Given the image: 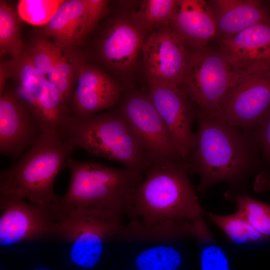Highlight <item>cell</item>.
I'll list each match as a JSON object with an SVG mask.
<instances>
[{"label": "cell", "mask_w": 270, "mask_h": 270, "mask_svg": "<svg viewBox=\"0 0 270 270\" xmlns=\"http://www.w3.org/2000/svg\"><path fill=\"white\" fill-rule=\"evenodd\" d=\"M66 166L70 174L68 190L50 209L58 222L86 217L118 224L124 216L138 220L133 198L143 174L70 158Z\"/></svg>", "instance_id": "1"}, {"label": "cell", "mask_w": 270, "mask_h": 270, "mask_svg": "<svg viewBox=\"0 0 270 270\" xmlns=\"http://www.w3.org/2000/svg\"><path fill=\"white\" fill-rule=\"evenodd\" d=\"M197 130L186 160L190 174L198 176V192L221 182L236 184L263 164L250 134L196 108Z\"/></svg>", "instance_id": "2"}, {"label": "cell", "mask_w": 270, "mask_h": 270, "mask_svg": "<svg viewBox=\"0 0 270 270\" xmlns=\"http://www.w3.org/2000/svg\"><path fill=\"white\" fill-rule=\"evenodd\" d=\"M184 161L164 160L152 164L135 190L136 214L150 226L166 221L187 220L197 234L208 230Z\"/></svg>", "instance_id": "3"}, {"label": "cell", "mask_w": 270, "mask_h": 270, "mask_svg": "<svg viewBox=\"0 0 270 270\" xmlns=\"http://www.w3.org/2000/svg\"><path fill=\"white\" fill-rule=\"evenodd\" d=\"M74 148L58 132H42L18 162L1 172L0 195L26 198L50 210L58 196L55 178Z\"/></svg>", "instance_id": "4"}, {"label": "cell", "mask_w": 270, "mask_h": 270, "mask_svg": "<svg viewBox=\"0 0 270 270\" xmlns=\"http://www.w3.org/2000/svg\"><path fill=\"white\" fill-rule=\"evenodd\" d=\"M64 136L74 148L116 161L145 174L152 162L124 116L117 108L78 117L72 115Z\"/></svg>", "instance_id": "5"}, {"label": "cell", "mask_w": 270, "mask_h": 270, "mask_svg": "<svg viewBox=\"0 0 270 270\" xmlns=\"http://www.w3.org/2000/svg\"><path fill=\"white\" fill-rule=\"evenodd\" d=\"M12 88L27 106L38 123L42 132H57L64 136L72 116L70 106L54 86L34 65L25 51L8 64Z\"/></svg>", "instance_id": "6"}, {"label": "cell", "mask_w": 270, "mask_h": 270, "mask_svg": "<svg viewBox=\"0 0 270 270\" xmlns=\"http://www.w3.org/2000/svg\"><path fill=\"white\" fill-rule=\"evenodd\" d=\"M240 76L220 50L205 47L188 52L180 86L198 111L211 116Z\"/></svg>", "instance_id": "7"}, {"label": "cell", "mask_w": 270, "mask_h": 270, "mask_svg": "<svg viewBox=\"0 0 270 270\" xmlns=\"http://www.w3.org/2000/svg\"><path fill=\"white\" fill-rule=\"evenodd\" d=\"M118 108L151 161H184L148 93L129 90L122 96Z\"/></svg>", "instance_id": "8"}, {"label": "cell", "mask_w": 270, "mask_h": 270, "mask_svg": "<svg viewBox=\"0 0 270 270\" xmlns=\"http://www.w3.org/2000/svg\"><path fill=\"white\" fill-rule=\"evenodd\" d=\"M270 108V70L242 74L217 111L220 118L250 134Z\"/></svg>", "instance_id": "9"}, {"label": "cell", "mask_w": 270, "mask_h": 270, "mask_svg": "<svg viewBox=\"0 0 270 270\" xmlns=\"http://www.w3.org/2000/svg\"><path fill=\"white\" fill-rule=\"evenodd\" d=\"M0 244L8 246L46 238L60 239V226L50 210L24 199L0 195Z\"/></svg>", "instance_id": "10"}, {"label": "cell", "mask_w": 270, "mask_h": 270, "mask_svg": "<svg viewBox=\"0 0 270 270\" xmlns=\"http://www.w3.org/2000/svg\"><path fill=\"white\" fill-rule=\"evenodd\" d=\"M148 80L150 99L166 126L180 156L186 162L194 140L192 127L196 108L178 85Z\"/></svg>", "instance_id": "11"}, {"label": "cell", "mask_w": 270, "mask_h": 270, "mask_svg": "<svg viewBox=\"0 0 270 270\" xmlns=\"http://www.w3.org/2000/svg\"><path fill=\"white\" fill-rule=\"evenodd\" d=\"M108 4L104 0H64L43 26L42 34L62 50L74 49L94 30Z\"/></svg>", "instance_id": "12"}, {"label": "cell", "mask_w": 270, "mask_h": 270, "mask_svg": "<svg viewBox=\"0 0 270 270\" xmlns=\"http://www.w3.org/2000/svg\"><path fill=\"white\" fill-rule=\"evenodd\" d=\"M142 50L147 79L180 85L188 52L186 45L169 26L150 34L144 39Z\"/></svg>", "instance_id": "13"}, {"label": "cell", "mask_w": 270, "mask_h": 270, "mask_svg": "<svg viewBox=\"0 0 270 270\" xmlns=\"http://www.w3.org/2000/svg\"><path fill=\"white\" fill-rule=\"evenodd\" d=\"M42 133L27 106L12 88L0 96V152L13 158L20 156Z\"/></svg>", "instance_id": "14"}, {"label": "cell", "mask_w": 270, "mask_h": 270, "mask_svg": "<svg viewBox=\"0 0 270 270\" xmlns=\"http://www.w3.org/2000/svg\"><path fill=\"white\" fill-rule=\"evenodd\" d=\"M124 90L104 71L84 62L78 70L70 103L72 115L83 117L108 110L118 102Z\"/></svg>", "instance_id": "15"}, {"label": "cell", "mask_w": 270, "mask_h": 270, "mask_svg": "<svg viewBox=\"0 0 270 270\" xmlns=\"http://www.w3.org/2000/svg\"><path fill=\"white\" fill-rule=\"evenodd\" d=\"M61 240L72 244L70 258L77 266H94L102 252L104 242L113 239L120 224L92 218H82L60 224Z\"/></svg>", "instance_id": "16"}, {"label": "cell", "mask_w": 270, "mask_h": 270, "mask_svg": "<svg viewBox=\"0 0 270 270\" xmlns=\"http://www.w3.org/2000/svg\"><path fill=\"white\" fill-rule=\"evenodd\" d=\"M220 51L240 74L270 70V22L219 40Z\"/></svg>", "instance_id": "17"}, {"label": "cell", "mask_w": 270, "mask_h": 270, "mask_svg": "<svg viewBox=\"0 0 270 270\" xmlns=\"http://www.w3.org/2000/svg\"><path fill=\"white\" fill-rule=\"evenodd\" d=\"M144 34L131 19L114 20L99 40L98 51L100 60L114 72H129L136 62L144 40Z\"/></svg>", "instance_id": "18"}, {"label": "cell", "mask_w": 270, "mask_h": 270, "mask_svg": "<svg viewBox=\"0 0 270 270\" xmlns=\"http://www.w3.org/2000/svg\"><path fill=\"white\" fill-rule=\"evenodd\" d=\"M169 26L186 46L206 47L216 37V28L208 1L176 0Z\"/></svg>", "instance_id": "19"}, {"label": "cell", "mask_w": 270, "mask_h": 270, "mask_svg": "<svg viewBox=\"0 0 270 270\" xmlns=\"http://www.w3.org/2000/svg\"><path fill=\"white\" fill-rule=\"evenodd\" d=\"M219 40L234 36L252 26L270 22L260 2L255 0L208 1Z\"/></svg>", "instance_id": "20"}, {"label": "cell", "mask_w": 270, "mask_h": 270, "mask_svg": "<svg viewBox=\"0 0 270 270\" xmlns=\"http://www.w3.org/2000/svg\"><path fill=\"white\" fill-rule=\"evenodd\" d=\"M196 232L188 221H166L148 226L138 220L120 224L113 239L141 242H168L195 236Z\"/></svg>", "instance_id": "21"}, {"label": "cell", "mask_w": 270, "mask_h": 270, "mask_svg": "<svg viewBox=\"0 0 270 270\" xmlns=\"http://www.w3.org/2000/svg\"><path fill=\"white\" fill-rule=\"evenodd\" d=\"M84 62V57L75 48L64 50L54 68L46 76L69 106L78 70Z\"/></svg>", "instance_id": "22"}, {"label": "cell", "mask_w": 270, "mask_h": 270, "mask_svg": "<svg viewBox=\"0 0 270 270\" xmlns=\"http://www.w3.org/2000/svg\"><path fill=\"white\" fill-rule=\"evenodd\" d=\"M26 50L21 37L20 17L7 2L0 1V54L12 58L20 57Z\"/></svg>", "instance_id": "23"}, {"label": "cell", "mask_w": 270, "mask_h": 270, "mask_svg": "<svg viewBox=\"0 0 270 270\" xmlns=\"http://www.w3.org/2000/svg\"><path fill=\"white\" fill-rule=\"evenodd\" d=\"M205 214L235 244L258 242L268 239L252 227L238 211L227 215L206 212Z\"/></svg>", "instance_id": "24"}, {"label": "cell", "mask_w": 270, "mask_h": 270, "mask_svg": "<svg viewBox=\"0 0 270 270\" xmlns=\"http://www.w3.org/2000/svg\"><path fill=\"white\" fill-rule=\"evenodd\" d=\"M176 0H145L130 19L145 32L169 26Z\"/></svg>", "instance_id": "25"}, {"label": "cell", "mask_w": 270, "mask_h": 270, "mask_svg": "<svg viewBox=\"0 0 270 270\" xmlns=\"http://www.w3.org/2000/svg\"><path fill=\"white\" fill-rule=\"evenodd\" d=\"M228 196L236 204L238 211L258 232L268 238L270 237V204L241 193H230Z\"/></svg>", "instance_id": "26"}, {"label": "cell", "mask_w": 270, "mask_h": 270, "mask_svg": "<svg viewBox=\"0 0 270 270\" xmlns=\"http://www.w3.org/2000/svg\"><path fill=\"white\" fill-rule=\"evenodd\" d=\"M63 50L50 38L42 34L32 39L26 52L34 66L46 76L54 68Z\"/></svg>", "instance_id": "27"}, {"label": "cell", "mask_w": 270, "mask_h": 270, "mask_svg": "<svg viewBox=\"0 0 270 270\" xmlns=\"http://www.w3.org/2000/svg\"><path fill=\"white\" fill-rule=\"evenodd\" d=\"M181 262V256L176 249L160 246L142 252L135 264L138 268L149 270H176Z\"/></svg>", "instance_id": "28"}, {"label": "cell", "mask_w": 270, "mask_h": 270, "mask_svg": "<svg viewBox=\"0 0 270 270\" xmlns=\"http://www.w3.org/2000/svg\"><path fill=\"white\" fill-rule=\"evenodd\" d=\"M62 0H20L16 12L23 21L33 26H44L52 17Z\"/></svg>", "instance_id": "29"}, {"label": "cell", "mask_w": 270, "mask_h": 270, "mask_svg": "<svg viewBox=\"0 0 270 270\" xmlns=\"http://www.w3.org/2000/svg\"><path fill=\"white\" fill-rule=\"evenodd\" d=\"M201 242L204 244L200 253V270H231L226 254L212 238Z\"/></svg>", "instance_id": "30"}, {"label": "cell", "mask_w": 270, "mask_h": 270, "mask_svg": "<svg viewBox=\"0 0 270 270\" xmlns=\"http://www.w3.org/2000/svg\"><path fill=\"white\" fill-rule=\"evenodd\" d=\"M250 134L259 150L264 170L270 172V108Z\"/></svg>", "instance_id": "31"}, {"label": "cell", "mask_w": 270, "mask_h": 270, "mask_svg": "<svg viewBox=\"0 0 270 270\" xmlns=\"http://www.w3.org/2000/svg\"><path fill=\"white\" fill-rule=\"evenodd\" d=\"M254 189L256 192L270 191V172L262 170L256 177Z\"/></svg>", "instance_id": "32"}, {"label": "cell", "mask_w": 270, "mask_h": 270, "mask_svg": "<svg viewBox=\"0 0 270 270\" xmlns=\"http://www.w3.org/2000/svg\"><path fill=\"white\" fill-rule=\"evenodd\" d=\"M0 94L3 93L6 89V80L8 78V64L0 63Z\"/></svg>", "instance_id": "33"}, {"label": "cell", "mask_w": 270, "mask_h": 270, "mask_svg": "<svg viewBox=\"0 0 270 270\" xmlns=\"http://www.w3.org/2000/svg\"><path fill=\"white\" fill-rule=\"evenodd\" d=\"M32 270H52L47 268H45V267L40 266V267L35 268Z\"/></svg>", "instance_id": "34"}, {"label": "cell", "mask_w": 270, "mask_h": 270, "mask_svg": "<svg viewBox=\"0 0 270 270\" xmlns=\"http://www.w3.org/2000/svg\"><path fill=\"white\" fill-rule=\"evenodd\" d=\"M134 270H149L137 268H136L134 269Z\"/></svg>", "instance_id": "35"}]
</instances>
